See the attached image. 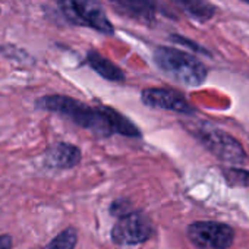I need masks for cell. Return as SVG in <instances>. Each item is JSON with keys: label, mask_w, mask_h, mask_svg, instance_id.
I'll use <instances>...</instances> for the list:
<instances>
[{"label": "cell", "mask_w": 249, "mask_h": 249, "mask_svg": "<svg viewBox=\"0 0 249 249\" xmlns=\"http://www.w3.org/2000/svg\"><path fill=\"white\" fill-rule=\"evenodd\" d=\"M153 233L151 220L141 211H131L119 217L111 229V240L116 245H140L151 239Z\"/></svg>", "instance_id": "cell-5"}, {"label": "cell", "mask_w": 249, "mask_h": 249, "mask_svg": "<svg viewBox=\"0 0 249 249\" xmlns=\"http://www.w3.org/2000/svg\"><path fill=\"white\" fill-rule=\"evenodd\" d=\"M194 137L217 159L230 164H242L246 154L240 142L230 134L218 129L208 122H196L186 124Z\"/></svg>", "instance_id": "cell-3"}, {"label": "cell", "mask_w": 249, "mask_h": 249, "mask_svg": "<svg viewBox=\"0 0 249 249\" xmlns=\"http://www.w3.org/2000/svg\"><path fill=\"white\" fill-rule=\"evenodd\" d=\"M85 62L88 63V66L92 71H95L100 76H103L107 81H111V82H123L124 81L123 71L119 66H116L111 60H108L107 57L101 56L95 50H89L87 53Z\"/></svg>", "instance_id": "cell-10"}, {"label": "cell", "mask_w": 249, "mask_h": 249, "mask_svg": "<svg viewBox=\"0 0 249 249\" xmlns=\"http://www.w3.org/2000/svg\"><path fill=\"white\" fill-rule=\"evenodd\" d=\"M172 2L191 19L196 22H207L210 21L217 9L210 0H172Z\"/></svg>", "instance_id": "cell-11"}, {"label": "cell", "mask_w": 249, "mask_h": 249, "mask_svg": "<svg viewBox=\"0 0 249 249\" xmlns=\"http://www.w3.org/2000/svg\"><path fill=\"white\" fill-rule=\"evenodd\" d=\"M224 176L229 183L234 186H243L249 188V170L237 169V167H230L224 170Z\"/></svg>", "instance_id": "cell-13"}, {"label": "cell", "mask_w": 249, "mask_h": 249, "mask_svg": "<svg viewBox=\"0 0 249 249\" xmlns=\"http://www.w3.org/2000/svg\"><path fill=\"white\" fill-rule=\"evenodd\" d=\"M117 5L129 17L144 22L151 24L156 19V3L154 0H110Z\"/></svg>", "instance_id": "cell-9"}, {"label": "cell", "mask_w": 249, "mask_h": 249, "mask_svg": "<svg viewBox=\"0 0 249 249\" xmlns=\"http://www.w3.org/2000/svg\"><path fill=\"white\" fill-rule=\"evenodd\" d=\"M12 246V237L9 234L0 236V249H11Z\"/></svg>", "instance_id": "cell-16"}, {"label": "cell", "mask_w": 249, "mask_h": 249, "mask_svg": "<svg viewBox=\"0 0 249 249\" xmlns=\"http://www.w3.org/2000/svg\"><path fill=\"white\" fill-rule=\"evenodd\" d=\"M128 213H131V208H129V204L123 199H117L113 205H111V214L113 215H119V217H123L126 215Z\"/></svg>", "instance_id": "cell-14"}, {"label": "cell", "mask_w": 249, "mask_h": 249, "mask_svg": "<svg viewBox=\"0 0 249 249\" xmlns=\"http://www.w3.org/2000/svg\"><path fill=\"white\" fill-rule=\"evenodd\" d=\"M63 17L73 25L87 27L101 34L111 36L113 24L97 0H54Z\"/></svg>", "instance_id": "cell-4"}, {"label": "cell", "mask_w": 249, "mask_h": 249, "mask_svg": "<svg viewBox=\"0 0 249 249\" xmlns=\"http://www.w3.org/2000/svg\"><path fill=\"white\" fill-rule=\"evenodd\" d=\"M36 106L41 110L68 117L78 126L88 129L98 138H107L113 134L137 138L141 137V131L135 124L111 107H91L79 100L60 94L44 95L37 100Z\"/></svg>", "instance_id": "cell-1"}, {"label": "cell", "mask_w": 249, "mask_h": 249, "mask_svg": "<svg viewBox=\"0 0 249 249\" xmlns=\"http://www.w3.org/2000/svg\"><path fill=\"white\" fill-rule=\"evenodd\" d=\"M154 62L167 78L186 87H199L208 75L207 68L201 60L173 47H157L154 52Z\"/></svg>", "instance_id": "cell-2"}, {"label": "cell", "mask_w": 249, "mask_h": 249, "mask_svg": "<svg viewBox=\"0 0 249 249\" xmlns=\"http://www.w3.org/2000/svg\"><path fill=\"white\" fill-rule=\"evenodd\" d=\"M242 2H245V3H249V0H242Z\"/></svg>", "instance_id": "cell-17"}, {"label": "cell", "mask_w": 249, "mask_h": 249, "mask_svg": "<svg viewBox=\"0 0 249 249\" xmlns=\"http://www.w3.org/2000/svg\"><path fill=\"white\" fill-rule=\"evenodd\" d=\"M188 237L198 249H227L233 245L234 230L218 221H195L188 227Z\"/></svg>", "instance_id": "cell-6"}, {"label": "cell", "mask_w": 249, "mask_h": 249, "mask_svg": "<svg viewBox=\"0 0 249 249\" xmlns=\"http://www.w3.org/2000/svg\"><path fill=\"white\" fill-rule=\"evenodd\" d=\"M78 242V231L75 227H68L50 240L44 249H73Z\"/></svg>", "instance_id": "cell-12"}, {"label": "cell", "mask_w": 249, "mask_h": 249, "mask_svg": "<svg viewBox=\"0 0 249 249\" xmlns=\"http://www.w3.org/2000/svg\"><path fill=\"white\" fill-rule=\"evenodd\" d=\"M173 41H176V43H179V44H182V46H188V47H191L192 50H195V52H198V53H204V54H208V52L204 49V47H201V46H198L196 43H194V41H191V40H188V38H185V37H180V36H172L170 37Z\"/></svg>", "instance_id": "cell-15"}, {"label": "cell", "mask_w": 249, "mask_h": 249, "mask_svg": "<svg viewBox=\"0 0 249 249\" xmlns=\"http://www.w3.org/2000/svg\"><path fill=\"white\" fill-rule=\"evenodd\" d=\"M82 153L78 147L68 142L53 144L44 157V163L50 169H72L81 163Z\"/></svg>", "instance_id": "cell-8"}, {"label": "cell", "mask_w": 249, "mask_h": 249, "mask_svg": "<svg viewBox=\"0 0 249 249\" xmlns=\"http://www.w3.org/2000/svg\"><path fill=\"white\" fill-rule=\"evenodd\" d=\"M141 100L145 106L154 108L170 110L180 114H194L195 108L179 91L169 88H147L141 92Z\"/></svg>", "instance_id": "cell-7"}]
</instances>
